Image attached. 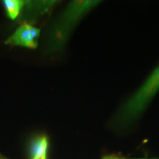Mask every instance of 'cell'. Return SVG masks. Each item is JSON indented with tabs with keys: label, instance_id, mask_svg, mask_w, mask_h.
Here are the masks:
<instances>
[{
	"label": "cell",
	"instance_id": "5b68a950",
	"mask_svg": "<svg viewBox=\"0 0 159 159\" xmlns=\"http://www.w3.org/2000/svg\"><path fill=\"white\" fill-rule=\"evenodd\" d=\"M54 1H36L29 2L25 1V7L23 11L25 10V15L28 16H37L47 13L55 5Z\"/></svg>",
	"mask_w": 159,
	"mask_h": 159
},
{
	"label": "cell",
	"instance_id": "30bf717a",
	"mask_svg": "<svg viewBox=\"0 0 159 159\" xmlns=\"http://www.w3.org/2000/svg\"><path fill=\"white\" fill-rule=\"evenodd\" d=\"M41 159H47V156H43L42 158Z\"/></svg>",
	"mask_w": 159,
	"mask_h": 159
},
{
	"label": "cell",
	"instance_id": "9c48e42d",
	"mask_svg": "<svg viewBox=\"0 0 159 159\" xmlns=\"http://www.w3.org/2000/svg\"><path fill=\"white\" fill-rule=\"evenodd\" d=\"M132 159H158V158H132Z\"/></svg>",
	"mask_w": 159,
	"mask_h": 159
},
{
	"label": "cell",
	"instance_id": "ba28073f",
	"mask_svg": "<svg viewBox=\"0 0 159 159\" xmlns=\"http://www.w3.org/2000/svg\"><path fill=\"white\" fill-rule=\"evenodd\" d=\"M0 159H9V158H7V157H5V156H3V155L0 153Z\"/></svg>",
	"mask_w": 159,
	"mask_h": 159
},
{
	"label": "cell",
	"instance_id": "52a82bcc",
	"mask_svg": "<svg viewBox=\"0 0 159 159\" xmlns=\"http://www.w3.org/2000/svg\"><path fill=\"white\" fill-rule=\"evenodd\" d=\"M102 159H125V158L119 156H116V155H108V156H104Z\"/></svg>",
	"mask_w": 159,
	"mask_h": 159
},
{
	"label": "cell",
	"instance_id": "6da1fadb",
	"mask_svg": "<svg viewBox=\"0 0 159 159\" xmlns=\"http://www.w3.org/2000/svg\"><path fill=\"white\" fill-rule=\"evenodd\" d=\"M99 2L94 0L71 2L49 29L47 38L48 51L55 52L62 50L79 21Z\"/></svg>",
	"mask_w": 159,
	"mask_h": 159
},
{
	"label": "cell",
	"instance_id": "3957f363",
	"mask_svg": "<svg viewBox=\"0 0 159 159\" xmlns=\"http://www.w3.org/2000/svg\"><path fill=\"white\" fill-rule=\"evenodd\" d=\"M40 30L27 22H23L8 39L5 41V44L19 46L30 49L38 47V39Z\"/></svg>",
	"mask_w": 159,
	"mask_h": 159
},
{
	"label": "cell",
	"instance_id": "7a4b0ae2",
	"mask_svg": "<svg viewBox=\"0 0 159 159\" xmlns=\"http://www.w3.org/2000/svg\"><path fill=\"white\" fill-rule=\"evenodd\" d=\"M159 91V64L142 86L127 99L115 115L114 122L119 127L134 122L146 110Z\"/></svg>",
	"mask_w": 159,
	"mask_h": 159
},
{
	"label": "cell",
	"instance_id": "277c9868",
	"mask_svg": "<svg viewBox=\"0 0 159 159\" xmlns=\"http://www.w3.org/2000/svg\"><path fill=\"white\" fill-rule=\"evenodd\" d=\"M49 148L48 138L44 135L35 137L29 146V159H41L47 156Z\"/></svg>",
	"mask_w": 159,
	"mask_h": 159
},
{
	"label": "cell",
	"instance_id": "8992f818",
	"mask_svg": "<svg viewBox=\"0 0 159 159\" xmlns=\"http://www.w3.org/2000/svg\"><path fill=\"white\" fill-rule=\"evenodd\" d=\"M6 14L10 19L15 20L19 16L25 7V1L22 0H4L2 2Z\"/></svg>",
	"mask_w": 159,
	"mask_h": 159
}]
</instances>
